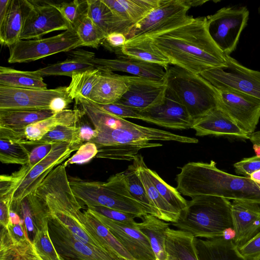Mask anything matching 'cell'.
Returning a JSON list of instances; mask_svg holds the SVG:
<instances>
[{
	"label": "cell",
	"mask_w": 260,
	"mask_h": 260,
	"mask_svg": "<svg viewBox=\"0 0 260 260\" xmlns=\"http://www.w3.org/2000/svg\"><path fill=\"white\" fill-rule=\"evenodd\" d=\"M61 96H70L67 87L36 89L0 85V109H49L51 101Z\"/></svg>",
	"instance_id": "cell-15"
},
{
	"label": "cell",
	"mask_w": 260,
	"mask_h": 260,
	"mask_svg": "<svg viewBox=\"0 0 260 260\" xmlns=\"http://www.w3.org/2000/svg\"><path fill=\"white\" fill-rule=\"evenodd\" d=\"M150 141H175L181 143H197L196 138L183 136L162 129L143 126L133 123L121 128L98 133L91 142L102 146L129 145L149 143Z\"/></svg>",
	"instance_id": "cell-11"
},
{
	"label": "cell",
	"mask_w": 260,
	"mask_h": 260,
	"mask_svg": "<svg viewBox=\"0 0 260 260\" xmlns=\"http://www.w3.org/2000/svg\"><path fill=\"white\" fill-rule=\"evenodd\" d=\"M98 152L97 146L93 142H87L83 144L77 152L63 165L66 167L73 164H83L95 157Z\"/></svg>",
	"instance_id": "cell-50"
},
{
	"label": "cell",
	"mask_w": 260,
	"mask_h": 260,
	"mask_svg": "<svg viewBox=\"0 0 260 260\" xmlns=\"http://www.w3.org/2000/svg\"><path fill=\"white\" fill-rule=\"evenodd\" d=\"M51 240L63 260H118L108 252L85 245L51 217L48 222Z\"/></svg>",
	"instance_id": "cell-14"
},
{
	"label": "cell",
	"mask_w": 260,
	"mask_h": 260,
	"mask_svg": "<svg viewBox=\"0 0 260 260\" xmlns=\"http://www.w3.org/2000/svg\"><path fill=\"white\" fill-rule=\"evenodd\" d=\"M87 209L109 229L135 260H156L148 239L137 227L126 225Z\"/></svg>",
	"instance_id": "cell-17"
},
{
	"label": "cell",
	"mask_w": 260,
	"mask_h": 260,
	"mask_svg": "<svg viewBox=\"0 0 260 260\" xmlns=\"http://www.w3.org/2000/svg\"><path fill=\"white\" fill-rule=\"evenodd\" d=\"M148 176L161 196L180 213L187 207V201L182 197L176 188L167 184L157 173L147 168Z\"/></svg>",
	"instance_id": "cell-44"
},
{
	"label": "cell",
	"mask_w": 260,
	"mask_h": 260,
	"mask_svg": "<svg viewBox=\"0 0 260 260\" xmlns=\"http://www.w3.org/2000/svg\"><path fill=\"white\" fill-rule=\"evenodd\" d=\"M194 244L199 260H246L233 238L221 237L206 240L195 238Z\"/></svg>",
	"instance_id": "cell-25"
},
{
	"label": "cell",
	"mask_w": 260,
	"mask_h": 260,
	"mask_svg": "<svg viewBox=\"0 0 260 260\" xmlns=\"http://www.w3.org/2000/svg\"><path fill=\"white\" fill-rule=\"evenodd\" d=\"M0 85L14 88L47 89L43 77L35 71L0 67Z\"/></svg>",
	"instance_id": "cell-38"
},
{
	"label": "cell",
	"mask_w": 260,
	"mask_h": 260,
	"mask_svg": "<svg viewBox=\"0 0 260 260\" xmlns=\"http://www.w3.org/2000/svg\"><path fill=\"white\" fill-rule=\"evenodd\" d=\"M11 209L18 213L23 220L28 237L30 236L32 239L38 231L48 224L51 218L46 203L35 192L27 195L19 202L12 203Z\"/></svg>",
	"instance_id": "cell-22"
},
{
	"label": "cell",
	"mask_w": 260,
	"mask_h": 260,
	"mask_svg": "<svg viewBox=\"0 0 260 260\" xmlns=\"http://www.w3.org/2000/svg\"><path fill=\"white\" fill-rule=\"evenodd\" d=\"M73 100L71 96L56 98L51 101L49 109L55 113L61 112L66 109Z\"/></svg>",
	"instance_id": "cell-59"
},
{
	"label": "cell",
	"mask_w": 260,
	"mask_h": 260,
	"mask_svg": "<svg viewBox=\"0 0 260 260\" xmlns=\"http://www.w3.org/2000/svg\"><path fill=\"white\" fill-rule=\"evenodd\" d=\"M102 73V71L96 67L74 74L67 87L70 96L73 99L77 96L88 99Z\"/></svg>",
	"instance_id": "cell-40"
},
{
	"label": "cell",
	"mask_w": 260,
	"mask_h": 260,
	"mask_svg": "<svg viewBox=\"0 0 260 260\" xmlns=\"http://www.w3.org/2000/svg\"><path fill=\"white\" fill-rule=\"evenodd\" d=\"M120 18L136 24L158 7L161 0H102Z\"/></svg>",
	"instance_id": "cell-31"
},
{
	"label": "cell",
	"mask_w": 260,
	"mask_h": 260,
	"mask_svg": "<svg viewBox=\"0 0 260 260\" xmlns=\"http://www.w3.org/2000/svg\"><path fill=\"white\" fill-rule=\"evenodd\" d=\"M85 115L79 109H66L53 116L28 125L24 129L26 141H37L58 126H75Z\"/></svg>",
	"instance_id": "cell-28"
},
{
	"label": "cell",
	"mask_w": 260,
	"mask_h": 260,
	"mask_svg": "<svg viewBox=\"0 0 260 260\" xmlns=\"http://www.w3.org/2000/svg\"><path fill=\"white\" fill-rule=\"evenodd\" d=\"M165 71L167 89L194 121L217 107L218 90L200 74L171 64Z\"/></svg>",
	"instance_id": "cell-5"
},
{
	"label": "cell",
	"mask_w": 260,
	"mask_h": 260,
	"mask_svg": "<svg viewBox=\"0 0 260 260\" xmlns=\"http://www.w3.org/2000/svg\"><path fill=\"white\" fill-rule=\"evenodd\" d=\"M22 222L23 220L21 218L20 216L15 211L10 210L9 214V223L12 224H19Z\"/></svg>",
	"instance_id": "cell-60"
},
{
	"label": "cell",
	"mask_w": 260,
	"mask_h": 260,
	"mask_svg": "<svg viewBox=\"0 0 260 260\" xmlns=\"http://www.w3.org/2000/svg\"><path fill=\"white\" fill-rule=\"evenodd\" d=\"M141 218L136 227L148 239L156 260H166V232L170 223L149 214Z\"/></svg>",
	"instance_id": "cell-36"
},
{
	"label": "cell",
	"mask_w": 260,
	"mask_h": 260,
	"mask_svg": "<svg viewBox=\"0 0 260 260\" xmlns=\"http://www.w3.org/2000/svg\"><path fill=\"white\" fill-rule=\"evenodd\" d=\"M102 71V74L87 99L101 105L116 103L128 89L124 75Z\"/></svg>",
	"instance_id": "cell-26"
},
{
	"label": "cell",
	"mask_w": 260,
	"mask_h": 260,
	"mask_svg": "<svg viewBox=\"0 0 260 260\" xmlns=\"http://www.w3.org/2000/svg\"><path fill=\"white\" fill-rule=\"evenodd\" d=\"M6 228L11 237L15 240L30 239L24 222L19 224L9 223Z\"/></svg>",
	"instance_id": "cell-56"
},
{
	"label": "cell",
	"mask_w": 260,
	"mask_h": 260,
	"mask_svg": "<svg viewBox=\"0 0 260 260\" xmlns=\"http://www.w3.org/2000/svg\"><path fill=\"white\" fill-rule=\"evenodd\" d=\"M57 142H66L78 150L83 144L79 137L78 126H58L49 132L40 140L37 141H25L23 144L38 145L45 144H53Z\"/></svg>",
	"instance_id": "cell-41"
},
{
	"label": "cell",
	"mask_w": 260,
	"mask_h": 260,
	"mask_svg": "<svg viewBox=\"0 0 260 260\" xmlns=\"http://www.w3.org/2000/svg\"><path fill=\"white\" fill-rule=\"evenodd\" d=\"M191 128L200 137L214 135L249 140V134L218 107L196 120Z\"/></svg>",
	"instance_id": "cell-20"
},
{
	"label": "cell",
	"mask_w": 260,
	"mask_h": 260,
	"mask_svg": "<svg viewBox=\"0 0 260 260\" xmlns=\"http://www.w3.org/2000/svg\"><path fill=\"white\" fill-rule=\"evenodd\" d=\"M88 60L102 70L112 72H122L151 79L163 80L166 74L165 69L159 64L138 60L95 58L93 53L88 58Z\"/></svg>",
	"instance_id": "cell-21"
},
{
	"label": "cell",
	"mask_w": 260,
	"mask_h": 260,
	"mask_svg": "<svg viewBox=\"0 0 260 260\" xmlns=\"http://www.w3.org/2000/svg\"><path fill=\"white\" fill-rule=\"evenodd\" d=\"M233 241L238 248L245 245L260 232V204L242 200L232 203Z\"/></svg>",
	"instance_id": "cell-19"
},
{
	"label": "cell",
	"mask_w": 260,
	"mask_h": 260,
	"mask_svg": "<svg viewBox=\"0 0 260 260\" xmlns=\"http://www.w3.org/2000/svg\"><path fill=\"white\" fill-rule=\"evenodd\" d=\"M32 242L43 260H63L57 252L50 236L48 224L37 232Z\"/></svg>",
	"instance_id": "cell-47"
},
{
	"label": "cell",
	"mask_w": 260,
	"mask_h": 260,
	"mask_svg": "<svg viewBox=\"0 0 260 260\" xmlns=\"http://www.w3.org/2000/svg\"><path fill=\"white\" fill-rule=\"evenodd\" d=\"M124 77L128 89L116 103L143 110L163 101L167 90L164 79L158 80L133 75Z\"/></svg>",
	"instance_id": "cell-16"
},
{
	"label": "cell",
	"mask_w": 260,
	"mask_h": 260,
	"mask_svg": "<svg viewBox=\"0 0 260 260\" xmlns=\"http://www.w3.org/2000/svg\"><path fill=\"white\" fill-rule=\"evenodd\" d=\"M196 3L190 0H161L158 7L132 27L127 40L149 37L183 23L190 17L187 12L191 7L197 6Z\"/></svg>",
	"instance_id": "cell-8"
},
{
	"label": "cell",
	"mask_w": 260,
	"mask_h": 260,
	"mask_svg": "<svg viewBox=\"0 0 260 260\" xmlns=\"http://www.w3.org/2000/svg\"><path fill=\"white\" fill-rule=\"evenodd\" d=\"M238 249L246 260H260V232Z\"/></svg>",
	"instance_id": "cell-53"
},
{
	"label": "cell",
	"mask_w": 260,
	"mask_h": 260,
	"mask_svg": "<svg viewBox=\"0 0 260 260\" xmlns=\"http://www.w3.org/2000/svg\"><path fill=\"white\" fill-rule=\"evenodd\" d=\"M126 41V37L123 34L114 32L106 36L102 45L108 49L115 52L121 48Z\"/></svg>",
	"instance_id": "cell-55"
},
{
	"label": "cell",
	"mask_w": 260,
	"mask_h": 260,
	"mask_svg": "<svg viewBox=\"0 0 260 260\" xmlns=\"http://www.w3.org/2000/svg\"><path fill=\"white\" fill-rule=\"evenodd\" d=\"M152 49L170 64L196 74L223 65L225 55L211 38L206 17L192 16L183 23L147 37Z\"/></svg>",
	"instance_id": "cell-1"
},
{
	"label": "cell",
	"mask_w": 260,
	"mask_h": 260,
	"mask_svg": "<svg viewBox=\"0 0 260 260\" xmlns=\"http://www.w3.org/2000/svg\"><path fill=\"white\" fill-rule=\"evenodd\" d=\"M144 121L171 129L191 128L194 121L185 107L167 89L163 101L140 110Z\"/></svg>",
	"instance_id": "cell-18"
},
{
	"label": "cell",
	"mask_w": 260,
	"mask_h": 260,
	"mask_svg": "<svg viewBox=\"0 0 260 260\" xmlns=\"http://www.w3.org/2000/svg\"><path fill=\"white\" fill-rule=\"evenodd\" d=\"M87 14L107 36L114 32L123 34L126 37L134 25L120 18L102 0H87Z\"/></svg>",
	"instance_id": "cell-27"
},
{
	"label": "cell",
	"mask_w": 260,
	"mask_h": 260,
	"mask_svg": "<svg viewBox=\"0 0 260 260\" xmlns=\"http://www.w3.org/2000/svg\"><path fill=\"white\" fill-rule=\"evenodd\" d=\"M233 166L236 174L249 178L253 173L260 170V155L244 158Z\"/></svg>",
	"instance_id": "cell-52"
},
{
	"label": "cell",
	"mask_w": 260,
	"mask_h": 260,
	"mask_svg": "<svg viewBox=\"0 0 260 260\" xmlns=\"http://www.w3.org/2000/svg\"><path fill=\"white\" fill-rule=\"evenodd\" d=\"M74 100L76 104L80 106L98 133L108 129L125 127L132 123L124 118L107 112L97 104L85 98L77 96Z\"/></svg>",
	"instance_id": "cell-32"
},
{
	"label": "cell",
	"mask_w": 260,
	"mask_h": 260,
	"mask_svg": "<svg viewBox=\"0 0 260 260\" xmlns=\"http://www.w3.org/2000/svg\"><path fill=\"white\" fill-rule=\"evenodd\" d=\"M87 208L98 212L113 220L129 226L136 227L137 222L134 219L138 216L136 215L102 206H93Z\"/></svg>",
	"instance_id": "cell-49"
},
{
	"label": "cell",
	"mask_w": 260,
	"mask_h": 260,
	"mask_svg": "<svg viewBox=\"0 0 260 260\" xmlns=\"http://www.w3.org/2000/svg\"><path fill=\"white\" fill-rule=\"evenodd\" d=\"M81 119L77 123L79 128L80 138L83 144L87 142H91L97 137L98 132L95 129H93L89 126L88 124L81 122Z\"/></svg>",
	"instance_id": "cell-57"
},
{
	"label": "cell",
	"mask_w": 260,
	"mask_h": 260,
	"mask_svg": "<svg viewBox=\"0 0 260 260\" xmlns=\"http://www.w3.org/2000/svg\"><path fill=\"white\" fill-rule=\"evenodd\" d=\"M27 12L20 40L40 39L56 30L74 29L62 16L56 4L31 1Z\"/></svg>",
	"instance_id": "cell-13"
},
{
	"label": "cell",
	"mask_w": 260,
	"mask_h": 260,
	"mask_svg": "<svg viewBox=\"0 0 260 260\" xmlns=\"http://www.w3.org/2000/svg\"><path fill=\"white\" fill-rule=\"evenodd\" d=\"M53 144H45L36 145V146L30 151L29 160L28 163L26 164L28 169H31L45 157L52 150Z\"/></svg>",
	"instance_id": "cell-54"
},
{
	"label": "cell",
	"mask_w": 260,
	"mask_h": 260,
	"mask_svg": "<svg viewBox=\"0 0 260 260\" xmlns=\"http://www.w3.org/2000/svg\"><path fill=\"white\" fill-rule=\"evenodd\" d=\"M0 260H43L30 239L17 241L7 229L2 227L0 240Z\"/></svg>",
	"instance_id": "cell-37"
},
{
	"label": "cell",
	"mask_w": 260,
	"mask_h": 260,
	"mask_svg": "<svg viewBox=\"0 0 260 260\" xmlns=\"http://www.w3.org/2000/svg\"><path fill=\"white\" fill-rule=\"evenodd\" d=\"M133 162L136 165L138 174L150 200L160 214V219L170 223L176 222L180 213L166 202L151 182L147 172V167L142 155L138 154Z\"/></svg>",
	"instance_id": "cell-33"
},
{
	"label": "cell",
	"mask_w": 260,
	"mask_h": 260,
	"mask_svg": "<svg viewBox=\"0 0 260 260\" xmlns=\"http://www.w3.org/2000/svg\"><path fill=\"white\" fill-rule=\"evenodd\" d=\"M115 53L119 58L138 60L157 64L165 69L170 64L168 59L153 50L149 41L145 39L136 38L128 40Z\"/></svg>",
	"instance_id": "cell-34"
},
{
	"label": "cell",
	"mask_w": 260,
	"mask_h": 260,
	"mask_svg": "<svg viewBox=\"0 0 260 260\" xmlns=\"http://www.w3.org/2000/svg\"><path fill=\"white\" fill-rule=\"evenodd\" d=\"M56 6L74 29L80 19L87 13V1L75 0L56 4Z\"/></svg>",
	"instance_id": "cell-48"
},
{
	"label": "cell",
	"mask_w": 260,
	"mask_h": 260,
	"mask_svg": "<svg viewBox=\"0 0 260 260\" xmlns=\"http://www.w3.org/2000/svg\"><path fill=\"white\" fill-rule=\"evenodd\" d=\"M229 200L213 196L194 197L187 202L177 221L170 224L195 238L228 237L229 233L234 234L232 203Z\"/></svg>",
	"instance_id": "cell-3"
},
{
	"label": "cell",
	"mask_w": 260,
	"mask_h": 260,
	"mask_svg": "<svg viewBox=\"0 0 260 260\" xmlns=\"http://www.w3.org/2000/svg\"><path fill=\"white\" fill-rule=\"evenodd\" d=\"M249 15L246 6H230L206 16L208 32L225 55H230L236 49Z\"/></svg>",
	"instance_id": "cell-7"
},
{
	"label": "cell",
	"mask_w": 260,
	"mask_h": 260,
	"mask_svg": "<svg viewBox=\"0 0 260 260\" xmlns=\"http://www.w3.org/2000/svg\"><path fill=\"white\" fill-rule=\"evenodd\" d=\"M177 190L192 198L199 196H217L228 200H242L260 204V185L250 178L221 171L216 163L190 162L177 175Z\"/></svg>",
	"instance_id": "cell-2"
},
{
	"label": "cell",
	"mask_w": 260,
	"mask_h": 260,
	"mask_svg": "<svg viewBox=\"0 0 260 260\" xmlns=\"http://www.w3.org/2000/svg\"><path fill=\"white\" fill-rule=\"evenodd\" d=\"M11 205L10 197L0 198V223L2 227L6 228L8 224Z\"/></svg>",
	"instance_id": "cell-58"
},
{
	"label": "cell",
	"mask_w": 260,
	"mask_h": 260,
	"mask_svg": "<svg viewBox=\"0 0 260 260\" xmlns=\"http://www.w3.org/2000/svg\"><path fill=\"white\" fill-rule=\"evenodd\" d=\"M161 146L162 144L159 143L149 142L129 145L102 146L98 148L95 158L133 160L141 149Z\"/></svg>",
	"instance_id": "cell-42"
},
{
	"label": "cell",
	"mask_w": 260,
	"mask_h": 260,
	"mask_svg": "<svg viewBox=\"0 0 260 260\" xmlns=\"http://www.w3.org/2000/svg\"><path fill=\"white\" fill-rule=\"evenodd\" d=\"M123 172L125 181L131 195L143 206L147 214L160 219V214L150 200L138 174L136 165L133 162Z\"/></svg>",
	"instance_id": "cell-39"
},
{
	"label": "cell",
	"mask_w": 260,
	"mask_h": 260,
	"mask_svg": "<svg viewBox=\"0 0 260 260\" xmlns=\"http://www.w3.org/2000/svg\"><path fill=\"white\" fill-rule=\"evenodd\" d=\"M249 140L253 145L260 147V131L250 134L249 135Z\"/></svg>",
	"instance_id": "cell-62"
},
{
	"label": "cell",
	"mask_w": 260,
	"mask_h": 260,
	"mask_svg": "<svg viewBox=\"0 0 260 260\" xmlns=\"http://www.w3.org/2000/svg\"><path fill=\"white\" fill-rule=\"evenodd\" d=\"M218 90L217 107L245 132H254L260 119V99L238 91Z\"/></svg>",
	"instance_id": "cell-12"
},
{
	"label": "cell",
	"mask_w": 260,
	"mask_h": 260,
	"mask_svg": "<svg viewBox=\"0 0 260 260\" xmlns=\"http://www.w3.org/2000/svg\"><path fill=\"white\" fill-rule=\"evenodd\" d=\"M30 151L25 145L0 139V161L3 164L24 166L28 163Z\"/></svg>",
	"instance_id": "cell-46"
},
{
	"label": "cell",
	"mask_w": 260,
	"mask_h": 260,
	"mask_svg": "<svg viewBox=\"0 0 260 260\" xmlns=\"http://www.w3.org/2000/svg\"><path fill=\"white\" fill-rule=\"evenodd\" d=\"M10 0H0V21L4 18L8 10Z\"/></svg>",
	"instance_id": "cell-61"
},
{
	"label": "cell",
	"mask_w": 260,
	"mask_h": 260,
	"mask_svg": "<svg viewBox=\"0 0 260 260\" xmlns=\"http://www.w3.org/2000/svg\"><path fill=\"white\" fill-rule=\"evenodd\" d=\"M51 215L52 217L59 221L83 243L90 247L107 251L103 246L85 229L79 222L78 218L58 213L52 214Z\"/></svg>",
	"instance_id": "cell-45"
},
{
	"label": "cell",
	"mask_w": 260,
	"mask_h": 260,
	"mask_svg": "<svg viewBox=\"0 0 260 260\" xmlns=\"http://www.w3.org/2000/svg\"><path fill=\"white\" fill-rule=\"evenodd\" d=\"M76 150L68 142H57L53 144L50 153L31 169H28L26 165L22 166L16 172L17 179L10 194L11 204L34 193L49 173Z\"/></svg>",
	"instance_id": "cell-10"
},
{
	"label": "cell",
	"mask_w": 260,
	"mask_h": 260,
	"mask_svg": "<svg viewBox=\"0 0 260 260\" xmlns=\"http://www.w3.org/2000/svg\"><path fill=\"white\" fill-rule=\"evenodd\" d=\"M194 238L190 233L169 227L166 232V260H199Z\"/></svg>",
	"instance_id": "cell-29"
},
{
	"label": "cell",
	"mask_w": 260,
	"mask_h": 260,
	"mask_svg": "<svg viewBox=\"0 0 260 260\" xmlns=\"http://www.w3.org/2000/svg\"><path fill=\"white\" fill-rule=\"evenodd\" d=\"M74 30L82 42V46L98 48L106 36L89 17L87 13L80 19Z\"/></svg>",
	"instance_id": "cell-43"
},
{
	"label": "cell",
	"mask_w": 260,
	"mask_h": 260,
	"mask_svg": "<svg viewBox=\"0 0 260 260\" xmlns=\"http://www.w3.org/2000/svg\"><path fill=\"white\" fill-rule=\"evenodd\" d=\"M98 105L107 112L120 118H135L144 121V117L138 109L117 103Z\"/></svg>",
	"instance_id": "cell-51"
},
{
	"label": "cell",
	"mask_w": 260,
	"mask_h": 260,
	"mask_svg": "<svg viewBox=\"0 0 260 260\" xmlns=\"http://www.w3.org/2000/svg\"><path fill=\"white\" fill-rule=\"evenodd\" d=\"M77 199L87 206H102L136 215L141 218L147 214L143 206L130 193L122 172L111 176L106 182L88 181L69 177Z\"/></svg>",
	"instance_id": "cell-4"
},
{
	"label": "cell",
	"mask_w": 260,
	"mask_h": 260,
	"mask_svg": "<svg viewBox=\"0 0 260 260\" xmlns=\"http://www.w3.org/2000/svg\"><path fill=\"white\" fill-rule=\"evenodd\" d=\"M249 178L254 182L260 185V170L253 173Z\"/></svg>",
	"instance_id": "cell-63"
},
{
	"label": "cell",
	"mask_w": 260,
	"mask_h": 260,
	"mask_svg": "<svg viewBox=\"0 0 260 260\" xmlns=\"http://www.w3.org/2000/svg\"><path fill=\"white\" fill-rule=\"evenodd\" d=\"M71 57L61 61L48 64L46 67L34 71L43 76H72L77 73L95 68L96 67L88 60L93 54L83 50L76 51Z\"/></svg>",
	"instance_id": "cell-35"
},
{
	"label": "cell",
	"mask_w": 260,
	"mask_h": 260,
	"mask_svg": "<svg viewBox=\"0 0 260 260\" xmlns=\"http://www.w3.org/2000/svg\"><path fill=\"white\" fill-rule=\"evenodd\" d=\"M258 11L259 14H260V4H259V6L258 8Z\"/></svg>",
	"instance_id": "cell-64"
},
{
	"label": "cell",
	"mask_w": 260,
	"mask_h": 260,
	"mask_svg": "<svg viewBox=\"0 0 260 260\" xmlns=\"http://www.w3.org/2000/svg\"><path fill=\"white\" fill-rule=\"evenodd\" d=\"M78 220L85 229L117 259L135 260L109 229L100 222L88 209L80 212Z\"/></svg>",
	"instance_id": "cell-23"
},
{
	"label": "cell",
	"mask_w": 260,
	"mask_h": 260,
	"mask_svg": "<svg viewBox=\"0 0 260 260\" xmlns=\"http://www.w3.org/2000/svg\"><path fill=\"white\" fill-rule=\"evenodd\" d=\"M80 46L82 42L75 30L69 29L49 38L19 40L9 47L8 61L11 63L34 61Z\"/></svg>",
	"instance_id": "cell-9"
},
{
	"label": "cell",
	"mask_w": 260,
	"mask_h": 260,
	"mask_svg": "<svg viewBox=\"0 0 260 260\" xmlns=\"http://www.w3.org/2000/svg\"><path fill=\"white\" fill-rule=\"evenodd\" d=\"M55 114L50 109H0V128L24 132L28 125Z\"/></svg>",
	"instance_id": "cell-30"
},
{
	"label": "cell",
	"mask_w": 260,
	"mask_h": 260,
	"mask_svg": "<svg viewBox=\"0 0 260 260\" xmlns=\"http://www.w3.org/2000/svg\"><path fill=\"white\" fill-rule=\"evenodd\" d=\"M225 59L223 65L200 75L217 90L238 91L260 99V71L244 67L230 55H225Z\"/></svg>",
	"instance_id": "cell-6"
},
{
	"label": "cell",
	"mask_w": 260,
	"mask_h": 260,
	"mask_svg": "<svg viewBox=\"0 0 260 260\" xmlns=\"http://www.w3.org/2000/svg\"><path fill=\"white\" fill-rule=\"evenodd\" d=\"M31 2L27 0H10L7 13L0 21L2 45L12 46L20 40L27 12Z\"/></svg>",
	"instance_id": "cell-24"
}]
</instances>
